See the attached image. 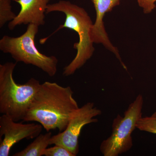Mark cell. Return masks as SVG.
Masks as SVG:
<instances>
[{
	"label": "cell",
	"mask_w": 156,
	"mask_h": 156,
	"mask_svg": "<svg viewBox=\"0 0 156 156\" xmlns=\"http://www.w3.org/2000/svg\"><path fill=\"white\" fill-rule=\"evenodd\" d=\"M73 94L69 87L50 82L41 84L23 122H37L47 132L64 131L79 108Z\"/></svg>",
	"instance_id": "6da1fadb"
},
{
	"label": "cell",
	"mask_w": 156,
	"mask_h": 156,
	"mask_svg": "<svg viewBox=\"0 0 156 156\" xmlns=\"http://www.w3.org/2000/svg\"><path fill=\"white\" fill-rule=\"evenodd\" d=\"M61 12L66 15L64 24L59 27L51 35L63 28L73 30L78 34L79 41L74 44L76 55L69 64L63 69V75H72L91 58L95 51L92 38L93 23L86 10L73 4L69 1L61 0L58 2L49 4L46 14L52 12Z\"/></svg>",
	"instance_id": "7a4b0ae2"
},
{
	"label": "cell",
	"mask_w": 156,
	"mask_h": 156,
	"mask_svg": "<svg viewBox=\"0 0 156 156\" xmlns=\"http://www.w3.org/2000/svg\"><path fill=\"white\" fill-rule=\"evenodd\" d=\"M16 66L13 62L0 65V113L17 122L24 119L41 84L33 78L17 83L13 77Z\"/></svg>",
	"instance_id": "3957f363"
},
{
	"label": "cell",
	"mask_w": 156,
	"mask_h": 156,
	"mask_svg": "<svg viewBox=\"0 0 156 156\" xmlns=\"http://www.w3.org/2000/svg\"><path fill=\"white\" fill-rule=\"evenodd\" d=\"M38 26L28 24L26 31L16 37L5 35L0 40V50L9 53L16 62L36 66L50 77L57 71L58 60L56 56H47L41 53L35 44V38L38 32Z\"/></svg>",
	"instance_id": "277c9868"
},
{
	"label": "cell",
	"mask_w": 156,
	"mask_h": 156,
	"mask_svg": "<svg viewBox=\"0 0 156 156\" xmlns=\"http://www.w3.org/2000/svg\"><path fill=\"white\" fill-rule=\"evenodd\" d=\"M143 103V97L140 94L130 104L123 117L118 115L114 119L111 135L101 144L100 150L103 156H118L131 149L133 146L131 134L142 117Z\"/></svg>",
	"instance_id": "5b68a950"
},
{
	"label": "cell",
	"mask_w": 156,
	"mask_h": 156,
	"mask_svg": "<svg viewBox=\"0 0 156 156\" xmlns=\"http://www.w3.org/2000/svg\"><path fill=\"white\" fill-rule=\"evenodd\" d=\"M101 114V111L94 106L93 102H87L75 112L64 131L52 136L50 145L64 147L76 156L79 153V138L82 129L88 124L97 122L98 120L95 117Z\"/></svg>",
	"instance_id": "8992f818"
},
{
	"label": "cell",
	"mask_w": 156,
	"mask_h": 156,
	"mask_svg": "<svg viewBox=\"0 0 156 156\" xmlns=\"http://www.w3.org/2000/svg\"><path fill=\"white\" fill-rule=\"evenodd\" d=\"M43 126L40 124L17 123L7 115L0 117V156H8L14 144L24 139L36 138L41 134Z\"/></svg>",
	"instance_id": "52a82bcc"
},
{
	"label": "cell",
	"mask_w": 156,
	"mask_h": 156,
	"mask_svg": "<svg viewBox=\"0 0 156 156\" xmlns=\"http://www.w3.org/2000/svg\"><path fill=\"white\" fill-rule=\"evenodd\" d=\"M121 0H91L94 5L96 12V20L93 23L92 30V38L93 43L101 44L108 50L112 52L119 60L121 65L125 69L126 66L122 61L119 50L110 41L107 34L103 18L105 14L110 12L115 6L119 5Z\"/></svg>",
	"instance_id": "ba28073f"
},
{
	"label": "cell",
	"mask_w": 156,
	"mask_h": 156,
	"mask_svg": "<svg viewBox=\"0 0 156 156\" xmlns=\"http://www.w3.org/2000/svg\"><path fill=\"white\" fill-rule=\"evenodd\" d=\"M19 3L21 9L19 14L9 22L8 27L13 30L17 26L30 23L44 25L45 13L50 0H13Z\"/></svg>",
	"instance_id": "9c48e42d"
},
{
	"label": "cell",
	"mask_w": 156,
	"mask_h": 156,
	"mask_svg": "<svg viewBox=\"0 0 156 156\" xmlns=\"http://www.w3.org/2000/svg\"><path fill=\"white\" fill-rule=\"evenodd\" d=\"M50 131L46 134H40L33 142L29 144L24 149L14 154L13 156H41L48 145H50L52 137Z\"/></svg>",
	"instance_id": "30bf717a"
},
{
	"label": "cell",
	"mask_w": 156,
	"mask_h": 156,
	"mask_svg": "<svg viewBox=\"0 0 156 156\" xmlns=\"http://www.w3.org/2000/svg\"><path fill=\"white\" fill-rule=\"evenodd\" d=\"M11 0H0V27L10 22L16 17L11 10Z\"/></svg>",
	"instance_id": "8fae6325"
},
{
	"label": "cell",
	"mask_w": 156,
	"mask_h": 156,
	"mask_svg": "<svg viewBox=\"0 0 156 156\" xmlns=\"http://www.w3.org/2000/svg\"><path fill=\"white\" fill-rule=\"evenodd\" d=\"M140 131L156 134V112L149 116L142 117L136 124Z\"/></svg>",
	"instance_id": "7c38bea8"
},
{
	"label": "cell",
	"mask_w": 156,
	"mask_h": 156,
	"mask_svg": "<svg viewBox=\"0 0 156 156\" xmlns=\"http://www.w3.org/2000/svg\"><path fill=\"white\" fill-rule=\"evenodd\" d=\"M46 156H75L69 150L64 147L55 145L53 147L47 148L43 152Z\"/></svg>",
	"instance_id": "4fadbf2b"
},
{
	"label": "cell",
	"mask_w": 156,
	"mask_h": 156,
	"mask_svg": "<svg viewBox=\"0 0 156 156\" xmlns=\"http://www.w3.org/2000/svg\"><path fill=\"white\" fill-rule=\"evenodd\" d=\"M138 5L143 9L144 13L148 14L151 13L156 6V0H137Z\"/></svg>",
	"instance_id": "5bb4252c"
}]
</instances>
